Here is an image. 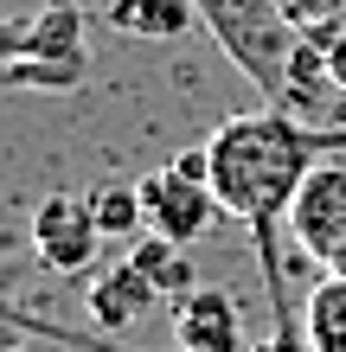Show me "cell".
I'll return each instance as SVG.
<instances>
[{"label": "cell", "mask_w": 346, "mask_h": 352, "mask_svg": "<svg viewBox=\"0 0 346 352\" xmlns=\"http://www.w3.org/2000/svg\"><path fill=\"white\" fill-rule=\"evenodd\" d=\"M257 352H314V346H308V333H301V320H282V327H276V333L263 340Z\"/></svg>", "instance_id": "obj_14"}, {"label": "cell", "mask_w": 346, "mask_h": 352, "mask_svg": "<svg viewBox=\"0 0 346 352\" xmlns=\"http://www.w3.org/2000/svg\"><path fill=\"white\" fill-rule=\"evenodd\" d=\"M0 352H26V346H19V333H13V320L0 327Z\"/></svg>", "instance_id": "obj_16"}, {"label": "cell", "mask_w": 346, "mask_h": 352, "mask_svg": "<svg viewBox=\"0 0 346 352\" xmlns=\"http://www.w3.org/2000/svg\"><path fill=\"white\" fill-rule=\"evenodd\" d=\"M282 19L301 32V38H314V45H327V38L346 26V0H276Z\"/></svg>", "instance_id": "obj_13"}, {"label": "cell", "mask_w": 346, "mask_h": 352, "mask_svg": "<svg viewBox=\"0 0 346 352\" xmlns=\"http://www.w3.org/2000/svg\"><path fill=\"white\" fill-rule=\"evenodd\" d=\"M289 237L314 276H346V160H321L289 205Z\"/></svg>", "instance_id": "obj_4"}, {"label": "cell", "mask_w": 346, "mask_h": 352, "mask_svg": "<svg viewBox=\"0 0 346 352\" xmlns=\"http://www.w3.org/2000/svg\"><path fill=\"white\" fill-rule=\"evenodd\" d=\"M301 333L314 352H346V276H321L308 307H301Z\"/></svg>", "instance_id": "obj_11"}, {"label": "cell", "mask_w": 346, "mask_h": 352, "mask_svg": "<svg viewBox=\"0 0 346 352\" xmlns=\"http://www.w3.org/2000/svg\"><path fill=\"white\" fill-rule=\"evenodd\" d=\"M327 71H334V90L346 96V26H340V32L327 38Z\"/></svg>", "instance_id": "obj_15"}, {"label": "cell", "mask_w": 346, "mask_h": 352, "mask_svg": "<svg viewBox=\"0 0 346 352\" xmlns=\"http://www.w3.org/2000/svg\"><path fill=\"white\" fill-rule=\"evenodd\" d=\"M160 295L148 288V276L122 256V263H109V269H96L90 276V288H84V307H90V320L103 327V333H129V327L148 314Z\"/></svg>", "instance_id": "obj_8"}, {"label": "cell", "mask_w": 346, "mask_h": 352, "mask_svg": "<svg viewBox=\"0 0 346 352\" xmlns=\"http://www.w3.org/2000/svg\"><path fill=\"white\" fill-rule=\"evenodd\" d=\"M167 327H173L180 352H250L244 346V307L225 288H206V282L193 295L167 301Z\"/></svg>", "instance_id": "obj_7"}, {"label": "cell", "mask_w": 346, "mask_h": 352, "mask_svg": "<svg viewBox=\"0 0 346 352\" xmlns=\"http://www.w3.org/2000/svg\"><path fill=\"white\" fill-rule=\"evenodd\" d=\"M90 77L84 7L77 0H39L26 19H0V84L7 90H52L65 96Z\"/></svg>", "instance_id": "obj_2"}, {"label": "cell", "mask_w": 346, "mask_h": 352, "mask_svg": "<svg viewBox=\"0 0 346 352\" xmlns=\"http://www.w3.org/2000/svg\"><path fill=\"white\" fill-rule=\"evenodd\" d=\"M103 26H116L122 38H141V45H173L180 32L199 26L193 0H109Z\"/></svg>", "instance_id": "obj_9"}, {"label": "cell", "mask_w": 346, "mask_h": 352, "mask_svg": "<svg viewBox=\"0 0 346 352\" xmlns=\"http://www.w3.org/2000/svg\"><path fill=\"white\" fill-rule=\"evenodd\" d=\"M129 263L148 276V288H154L160 301H180V295H193V288H199V269L186 256V243H173V237H160V231H141L129 243Z\"/></svg>", "instance_id": "obj_10"}, {"label": "cell", "mask_w": 346, "mask_h": 352, "mask_svg": "<svg viewBox=\"0 0 346 352\" xmlns=\"http://www.w3.org/2000/svg\"><path fill=\"white\" fill-rule=\"evenodd\" d=\"M193 7H199V26L212 32V45L270 96V109H282L295 52H301V32L282 19V7L276 0H193Z\"/></svg>", "instance_id": "obj_3"}, {"label": "cell", "mask_w": 346, "mask_h": 352, "mask_svg": "<svg viewBox=\"0 0 346 352\" xmlns=\"http://www.w3.org/2000/svg\"><path fill=\"white\" fill-rule=\"evenodd\" d=\"M334 148H346V129H314L289 109H250V116H231L206 135V154H212V192L218 205L250 224V243H257V263H263V282H270V307H276V327L282 320H301L295 301H289V263L276 250V231H289V205L301 192L321 160Z\"/></svg>", "instance_id": "obj_1"}, {"label": "cell", "mask_w": 346, "mask_h": 352, "mask_svg": "<svg viewBox=\"0 0 346 352\" xmlns=\"http://www.w3.org/2000/svg\"><path fill=\"white\" fill-rule=\"evenodd\" d=\"M90 212H96V231L103 243H135L148 231V212H141V186H122V179H103L90 192Z\"/></svg>", "instance_id": "obj_12"}, {"label": "cell", "mask_w": 346, "mask_h": 352, "mask_svg": "<svg viewBox=\"0 0 346 352\" xmlns=\"http://www.w3.org/2000/svg\"><path fill=\"white\" fill-rule=\"evenodd\" d=\"M141 186V212H148V231L160 237H173V243H199L212 231V218L225 212L218 205V192L206 179H193V173H180V167H154L148 179H135Z\"/></svg>", "instance_id": "obj_6"}, {"label": "cell", "mask_w": 346, "mask_h": 352, "mask_svg": "<svg viewBox=\"0 0 346 352\" xmlns=\"http://www.w3.org/2000/svg\"><path fill=\"white\" fill-rule=\"evenodd\" d=\"M32 250L52 276H84L103 250V231H96V212H90V192H52L39 199L32 212Z\"/></svg>", "instance_id": "obj_5"}]
</instances>
